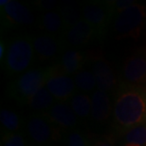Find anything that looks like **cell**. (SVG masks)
I'll list each match as a JSON object with an SVG mask.
<instances>
[{
    "label": "cell",
    "instance_id": "cell-1",
    "mask_svg": "<svg viewBox=\"0 0 146 146\" xmlns=\"http://www.w3.org/2000/svg\"><path fill=\"white\" fill-rule=\"evenodd\" d=\"M114 119L119 127L128 129L146 122V94L139 89L129 88L116 99Z\"/></svg>",
    "mask_w": 146,
    "mask_h": 146
},
{
    "label": "cell",
    "instance_id": "cell-2",
    "mask_svg": "<svg viewBox=\"0 0 146 146\" xmlns=\"http://www.w3.org/2000/svg\"><path fill=\"white\" fill-rule=\"evenodd\" d=\"M35 51L33 38L20 35L13 38L7 48L5 55V68L11 74L21 75L33 64Z\"/></svg>",
    "mask_w": 146,
    "mask_h": 146
},
{
    "label": "cell",
    "instance_id": "cell-3",
    "mask_svg": "<svg viewBox=\"0 0 146 146\" xmlns=\"http://www.w3.org/2000/svg\"><path fill=\"white\" fill-rule=\"evenodd\" d=\"M146 24V7L136 4L119 11L113 24L115 37L118 39H138Z\"/></svg>",
    "mask_w": 146,
    "mask_h": 146
},
{
    "label": "cell",
    "instance_id": "cell-4",
    "mask_svg": "<svg viewBox=\"0 0 146 146\" xmlns=\"http://www.w3.org/2000/svg\"><path fill=\"white\" fill-rule=\"evenodd\" d=\"M51 68H33L19 75L13 86V91L21 100L29 102L36 93L46 86Z\"/></svg>",
    "mask_w": 146,
    "mask_h": 146
},
{
    "label": "cell",
    "instance_id": "cell-5",
    "mask_svg": "<svg viewBox=\"0 0 146 146\" xmlns=\"http://www.w3.org/2000/svg\"><path fill=\"white\" fill-rule=\"evenodd\" d=\"M82 17L97 33H104L112 17L114 9L111 3L88 2L82 6Z\"/></svg>",
    "mask_w": 146,
    "mask_h": 146
},
{
    "label": "cell",
    "instance_id": "cell-6",
    "mask_svg": "<svg viewBox=\"0 0 146 146\" xmlns=\"http://www.w3.org/2000/svg\"><path fill=\"white\" fill-rule=\"evenodd\" d=\"M46 87L55 98V100L65 102L69 100L74 94L76 84L74 79L66 75L62 71L57 70L56 68H51L50 75L46 82Z\"/></svg>",
    "mask_w": 146,
    "mask_h": 146
},
{
    "label": "cell",
    "instance_id": "cell-7",
    "mask_svg": "<svg viewBox=\"0 0 146 146\" xmlns=\"http://www.w3.org/2000/svg\"><path fill=\"white\" fill-rule=\"evenodd\" d=\"M27 132L31 139L38 144L48 143L54 139L55 130L49 119L40 116H31L27 121Z\"/></svg>",
    "mask_w": 146,
    "mask_h": 146
},
{
    "label": "cell",
    "instance_id": "cell-8",
    "mask_svg": "<svg viewBox=\"0 0 146 146\" xmlns=\"http://www.w3.org/2000/svg\"><path fill=\"white\" fill-rule=\"evenodd\" d=\"M123 77L128 83L142 84L146 83V54L138 53L125 61L122 68Z\"/></svg>",
    "mask_w": 146,
    "mask_h": 146
},
{
    "label": "cell",
    "instance_id": "cell-9",
    "mask_svg": "<svg viewBox=\"0 0 146 146\" xmlns=\"http://www.w3.org/2000/svg\"><path fill=\"white\" fill-rule=\"evenodd\" d=\"M5 18L11 24L16 26H31L35 22V17L30 9L20 2L10 0L9 3L2 7Z\"/></svg>",
    "mask_w": 146,
    "mask_h": 146
},
{
    "label": "cell",
    "instance_id": "cell-10",
    "mask_svg": "<svg viewBox=\"0 0 146 146\" xmlns=\"http://www.w3.org/2000/svg\"><path fill=\"white\" fill-rule=\"evenodd\" d=\"M94 33V29L82 18L68 28L65 33V41L72 48H80L86 45Z\"/></svg>",
    "mask_w": 146,
    "mask_h": 146
},
{
    "label": "cell",
    "instance_id": "cell-11",
    "mask_svg": "<svg viewBox=\"0 0 146 146\" xmlns=\"http://www.w3.org/2000/svg\"><path fill=\"white\" fill-rule=\"evenodd\" d=\"M34 51L41 61H48L57 56L61 49V42L57 36L43 33L33 37Z\"/></svg>",
    "mask_w": 146,
    "mask_h": 146
},
{
    "label": "cell",
    "instance_id": "cell-12",
    "mask_svg": "<svg viewBox=\"0 0 146 146\" xmlns=\"http://www.w3.org/2000/svg\"><path fill=\"white\" fill-rule=\"evenodd\" d=\"M93 74L97 81V87L99 90L107 92L115 87L117 84L115 73L109 63L104 58H98L94 62Z\"/></svg>",
    "mask_w": 146,
    "mask_h": 146
},
{
    "label": "cell",
    "instance_id": "cell-13",
    "mask_svg": "<svg viewBox=\"0 0 146 146\" xmlns=\"http://www.w3.org/2000/svg\"><path fill=\"white\" fill-rule=\"evenodd\" d=\"M48 119L65 128H73L78 123V117L70 106L64 103L55 104L46 113Z\"/></svg>",
    "mask_w": 146,
    "mask_h": 146
},
{
    "label": "cell",
    "instance_id": "cell-14",
    "mask_svg": "<svg viewBox=\"0 0 146 146\" xmlns=\"http://www.w3.org/2000/svg\"><path fill=\"white\" fill-rule=\"evenodd\" d=\"M112 112V106L108 93L96 90L91 97V116L97 121L103 122L108 119Z\"/></svg>",
    "mask_w": 146,
    "mask_h": 146
},
{
    "label": "cell",
    "instance_id": "cell-15",
    "mask_svg": "<svg viewBox=\"0 0 146 146\" xmlns=\"http://www.w3.org/2000/svg\"><path fill=\"white\" fill-rule=\"evenodd\" d=\"M41 28L48 34L57 36L66 31V25L60 11H48L43 13L40 20Z\"/></svg>",
    "mask_w": 146,
    "mask_h": 146
},
{
    "label": "cell",
    "instance_id": "cell-16",
    "mask_svg": "<svg viewBox=\"0 0 146 146\" xmlns=\"http://www.w3.org/2000/svg\"><path fill=\"white\" fill-rule=\"evenodd\" d=\"M84 54L77 48H69L63 53L61 57V70L66 75L76 74L84 65Z\"/></svg>",
    "mask_w": 146,
    "mask_h": 146
},
{
    "label": "cell",
    "instance_id": "cell-17",
    "mask_svg": "<svg viewBox=\"0 0 146 146\" xmlns=\"http://www.w3.org/2000/svg\"><path fill=\"white\" fill-rule=\"evenodd\" d=\"M55 98L50 94L48 88L45 86L40 89L30 101L28 102L29 106L33 110L38 111H48L55 104Z\"/></svg>",
    "mask_w": 146,
    "mask_h": 146
},
{
    "label": "cell",
    "instance_id": "cell-18",
    "mask_svg": "<svg viewBox=\"0 0 146 146\" xmlns=\"http://www.w3.org/2000/svg\"><path fill=\"white\" fill-rule=\"evenodd\" d=\"M71 108L78 118H87L91 115V98L84 93H77L71 98Z\"/></svg>",
    "mask_w": 146,
    "mask_h": 146
},
{
    "label": "cell",
    "instance_id": "cell-19",
    "mask_svg": "<svg viewBox=\"0 0 146 146\" xmlns=\"http://www.w3.org/2000/svg\"><path fill=\"white\" fill-rule=\"evenodd\" d=\"M76 87L84 92L91 91L97 86V81L93 72L88 70H81L74 76Z\"/></svg>",
    "mask_w": 146,
    "mask_h": 146
},
{
    "label": "cell",
    "instance_id": "cell-20",
    "mask_svg": "<svg viewBox=\"0 0 146 146\" xmlns=\"http://www.w3.org/2000/svg\"><path fill=\"white\" fill-rule=\"evenodd\" d=\"M0 121L8 132H15L21 127L20 117L13 110L3 108L0 111Z\"/></svg>",
    "mask_w": 146,
    "mask_h": 146
},
{
    "label": "cell",
    "instance_id": "cell-21",
    "mask_svg": "<svg viewBox=\"0 0 146 146\" xmlns=\"http://www.w3.org/2000/svg\"><path fill=\"white\" fill-rule=\"evenodd\" d=\"M125 142L139 146H146V125L130 128L125 135Z\"/></svg>",
    "mask_w": 146,
    "mask_h": 146
},
{
    "label": "cell",
    "instance_id": "cell-22",
    "mask_svg": "<svg viewBox=\"0 0 146 146\" xmlns=\"http://www.w3.org/2000/svg\"><path fill=\"white\" fill-rule=\"evenodd\" d=\"M2 146H26L25 139L19 133L7 132L2 138Z\"/></svg>",
    "mask_w": 146,
    "mask_h": 146
},
{
    "label": "cell",
    "instance_id": "cell-23",
    "mask_svg": "<svg viewBox=\"0 0 146 146\" xmlns=\"http://www.w3.org/2000/svg\"><path fill=\"white\" fill-rule=\"evenodd\" d=\"M68 146H87L84 137L78 130H73L68 138Z\"/></svg>",
    "mask_w": 146,
    "mask_h": 146
},
{
    "label": "cell",
    "instance_id": "cell-24",
    "mask_svg": "<svg viewBox=\"0 0 146 146\" xmlns=\"http://www.w3.org/2000/svg\"><path fill=\"white\" fill-rule=\"evenodd\" d=\"M93 146H114L111 141H99Z\"/></svg>",
    "mask_w": 146,
    "mask_h": 146
},
{
    "label": "cell",
    "instance_id": "cell-25",
    "mask_svg": "<svg viewBox=\"0 0 146 146\" xmlns=\"http://www.w3.org/2000/svg\"><path fill=\"white\" fill-rule=\"evenodd\" d=\"M5 52H7V48H5L4 43L1 41V44H0V59H1V61L3 60V57L5 58V56H4Z\"/></svg>",
    "mask_w": 146,
    "mask_h": 146
},
{
    "label": "cell",
    "instance_id": "cell-26",
    "mask_svg": "<svg viewBox=\"0 0 146 146\" xmlns=\"http://www.w3.org/2000/svg\"><path fill=\"white\" fill-rule=\"evenodd\" d=\"M124 146H139V145H137V144H133V143H126V142H125Z\"/></svg>",
    "mask_w": 146,
    "mask_h": 146
},
{
    "label": "cell",
    "instance_id": "cell-27",
    "mask_svg": "<svg viewBox=\"0 0 146 146\" xmlns=\"http://www.w3.org/2000/svg\"><path fill=\"white\" fill-rule=\"evenodd\" d=\"M29 146H40V145H36V144H31V145H29Z\"/></svg>",
    "mask_w": 146,
    "mask_h": 146
}]
</instances>
